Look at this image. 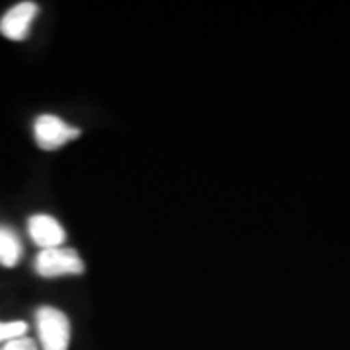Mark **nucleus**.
Returning a JSON list of instances; mask_svg holds the SVG:
<instances>
[{
	"label": "nucleus",
	"instance_id": "f03ea898",
	"mask_svg": "<svg viewBox=\"0 0 350 350\" xmlns=\"http://www.w3.org/2000/svg\"><path fill=\"white\" fill-rule=\"evenodd\" d=\"M38 333L41 350H68L70 345V321L61 310L43 306L38 313Z\"/></svg>",
	"mask_w": 350,
	"mask_h": 350
},
{
	"label": "nucleus",
	"instance_id": "6e6552de",
	"mask_svg": "<svg viewBox=\"0 0 350 350\" xmlns=\"http://www.w3.org/2000/svg\"><path fill=\"white\" fill-rule=\"evenodd\" d=\"M0 350H38V345H36V340L29 337H18L12 338V340H8V342H4Z\"/></svg>",
	"mask_w": 350,
	"mask_h": 350
},
{
	"label": "nucleus",
	"instance_id": "20e7f679",
	"mask_svg": "<svg viewBox=\"0 0 350 350\" xmlns=\"http://www.w3.org/2000/svg\"><path fill=\"white\" fill-rule=\"evenodd\" d=\"M39 14L36 2H18L0 20V33L10 41H24L29 33L31 22Z\"/></svg>",
	"mask_w": 350,
	"mask_h": 350
},
{
	"label": "nucleus",
	"instance_id": "423d86ee",
	"mask_svg": "<svg viewBox=\"0 0 350 350\" xmlns=\"http://www.w3.org/2000/svg\"><path fill=\"white\" fill-rule=\"evenodd\" d=\"M22 241L16 236L12 228L0 226V265L2 267H16L22 259Z\"/></svg>",
	"mask_w": 350,
	"mask_h": 350
},
{
	"label": "nucleus",
	"instance_id": "7ed1b4c3",
	"mask_svg": "<svg viewBox=\"0 0 350 350\" xmlns=\"http://www.w3.org/2000/svg\"><path fill=\"white\" fill-rule=\"evenodd\" d=\"M33 137L41 150H59L80 137V129L64 123L57 115H39L33 123Z\"/></svg>",
	"mask_w": 350,
	"mask_h": 350
},
{
	"label": "nucleus",
	"instance_id": "f257e3e1",
	"mask_svg": "<svg viewBox=\"0 0 350 350\" xmlns=\"http://www.w3.org/2000/svg\"><path fill=\"white\" fill-rule=\"evenodd\" d=\"M86 265L80 253L72 247H53L39 251L36 257V271L43 278H59V276H78L84 273Z\"/></svg>",
	"mask_w": 350,
	"mask_h": 350
},
{
	"label": "nucleus",
	"instance_id": "39448f33",
	"mask_svg": "<svg viewBox=\"0 0 350 350\" xmlns=\"http://www.w3.org/2000/svg\"><path fill=\"white\" fill-rule=\"evenodd\" d=\"M27 232L31 241L43 250H53V247H61L66 239L64 228L57 218H53L49 214H33L27 220Z\"/></svg>",
	"mask_w": 350,
	"mask_h": 350
},
{
	"label": "nucleus",
	"instance_id": "0eeeda50",
	"mask_svg": "<svg viewBox=\"0 0 350 350\" xmlns=\"http://www.w3.org/2000/svg\"><path fill=\"white\" fill-rule=\"evenodd\" d=\"M27 325L24 321H10V323H2L0 321V342H8L12 338L25 337Z\"/></svg>",
	"mask_w": 350,
	"mask_h": 350
}]
</instances>
